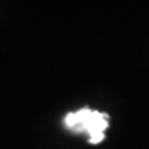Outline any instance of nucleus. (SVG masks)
I'll list each match as a JSON object with an SVG mask.
<instances>
[{
	"instance_id": "f257e3e1",
	"label": "nucleus",
	"mask_w": 149,
	"mask_h": 149,
	"mask_svg": "<svg viewBox=\"0 0 149 149\" xmlns=\"http://www.w3.org/2000/svg\"><path fill=\"white\" fill-rule=\"evenodd\" d=\"M109 115L90 108H83L77 112H70L64 119L65 127L74 134H88L90 144L97 145L105 139L104 131L109 126Z\"/></svg>"
}]
</instances>
